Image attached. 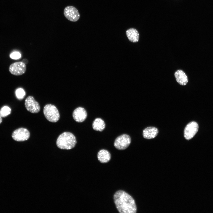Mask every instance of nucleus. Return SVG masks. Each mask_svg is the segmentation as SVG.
Masks as SVG:
<instances>
[{
  "label": "nucleus",
  "mask_w": 213,
  "mask_h": 213,
  "mask_svg": "<svg viewBox=\"0 0 213 213\" xmlns=\"http://www.w3.org/2000/svg\"><path fill=\"white\" fill-rule=\"evenodd\" d=\"M114 204L120 213H135L137 207L135 201L129 194L122 190H119L114 195Z\"/></svg>",
  "instance_id": "obj_1"
},
{
  "label": "nucleus",
  "mask_w": 213,
  "mask_h": 213,
  "mask_svg": "<svg viewBox=\"0 0 213 213\" xmlns=\"http://www.w3.org/2000/svg\"><path fill=\"white\" fill-rule=\"evenodd\" d=\"M77 143L76 138L72 133L64 132L61 134L56 141L57 147L62 149L70 150L74 148Z\"/></svg>",
  "instance_id": "obj_2"
},
{
  "label": "nucleus",
  "mask_w": 213,
  "mask_h": 213,
  "mask_svg": "<svg viewBox=\"0 0 213 213\" xmlns=\"http://www.w3.org/2000/svg\"><path fill=\"white\" fill-rule=\"evenodd\" d=\"M43 113L46 118L49 122H55L60 118V115L57 107L54 105L48 104L44 107Z\"/></svg>",
  "instance_id": "obj_3"
},
{
  "label": "nucleus",
  "mask_w": 213,
  "mask_h": 213,
  "mask_svg": "<svg viewBox=\"0 0 213 213\" xmlns=\"http://www.w3.org/2000/svg\"><path fill=\"white\" fill-rule=\"evenodd\" d=\"M131 141L130 136L128 135L123 134L116 138L114 142V145L117 149L123 150L128 147Z\"/></svg>",
  "instance_id": "obj_4"
},
{
  "label": "nucleus",
  "mask_w": 213,
  "mask_h": 213,
  "mask_svg": "<svg viewBox=\"0 0 213 213\" xmlns=\"http://www.w3.org/2000/svg\"><path fill=\"white\" fill-rule=\"evenodd\" d=\"M30 135V132L28 130L21 128L14 130L12 134V137L16 141H23L28 140Z\"/></svg>",
  "instance_id": "obj_5"
},
{
  "label": "nucleus",
  "mask_w": 213,
  "mask_h": 213,
  "mask_svg": "<svg viewBox=\"0 0 213 213\" xmlns=\"http://www.w3.org/2000/svg\"><path fill=\"white\" fill-rule=\"evenodd\" d=\"M64 14L68 20L72 22H76L80 17V14L78 9L72 6L66 7L64 9Z\"/></svg>",
  "instance_id": "obj_6"
},
{
  "label": "nucleus",
  "mask_w": 213,
  "mask_h": 213,
  "mask_svg": "<svg viewBox=\"0 0 213 213\" xmlns=\"http://www.w3.org/2000/svg\"><path fill=\"white\" fill-rule=\"evenodd\" d=\"M25 105L27 110L33 113H38L40 110L39 103L31 96H28L25 99Z\"/></svg>",
  "instance_id": "obj_7"
},
{
  "label": "nucleus",
  "mask_w": 213,
  "mask_h": 213,
  "mask_svg": "<svg viewBox=\"0 0 213 213\" xmlns=\"http://www.w3.org/2000/svg\"><path fill=\"white\" fill-rule=\"evenodd\" d=\"M198 128V125L196 122L192 121L188 123L184 129L185 138L189 140L193 138L197 132Z\"/></svg>",
  "instance_id": "obj_8"
},
{
  "label": "nucleus",
  "mask_w": 213,
  "mask_h": 213,
  "mask_svg": "<svg viewBox=\"0 0 213 213\" xmlns=\"http://www.w3.org/2000/svg\"><path fill=\"white\" fill-rule=\"evenodd\" d=\"M26 70V66L22 62H14L11 64L9 67V72L12 75H20L25 73Z\"/></svg>",
  "instance_id": "obj_9"
},
{
  "label": "nucleus",
  "mask_w": 213,
  "mask_h": 213,
  "mask_svg": "<svg viewBox=\"0 0 213 213\" xmlns=\"http://www.w3.org/2000/svg\"><path fill=\"white\" fill-rule=\"evenodd\" d=\"M87 113L85 110L82 107L75 109L72 113V117L76 122H81L84 121L87 117Z\"/></svg>",
  "instance_id": "obj_10"
},
{
  "label": "nucleus",
  "mask_w": 213,
  "mask_h": 213,
  "mask_svg": "<svg viewBox=\"0 0 213 213\" xmlns=\"http://www.w3.org/2000/svg\"><path fill=\"white\" fill-rule=\"evenodd\" d=\"M177 82L180 85H185L187 84L188 80L187 75L182 70H179L174 74Z\"/></svg>",
  "instance_id": "obj_11"
},
{
  "label": "nucleus",
  "mask_w": 213,
  "mask_h": 213,
  "mask_svg": "<svg viewBox=\"0 0 213 213\" xmlns=\"http://www.w3.org/2000/svg\"><path fill=\"white\" fill-rule=\"evenodd\" d=\"M158 133V129L154 127H150L146 128L143 131V137L147 139L154 138Z\"/></svg>",
  "instance_id": "obj_12"
},
{
  "label": "nucleus",
  "mask_w": 213,
  "mask_h": 213,
  "mask_svg": "<svg viewBox=\"0 0 213 213\" xmlns=\"http://www.w3.org/2000/svg\"><path fill=\"white\" fill-rule=\"evenodd\" d=\"M97 158L99 161L103 163L109 162L111 159V155L107 150L102 149L100 150L97 154Z\"/></svg>",
  "instance_id": "obj_13"
},
{
  "label": "nucleus",
  "mask_w": 213,
  "mask_h": 213,
  "mask_svg": "<svg viewBox=\"0 0 213 213\" xmlns=\"http://www.w3.org/2000/svg\"><path fill=\"white\" fill-rule=\"evenodd\" d=\"M126 34L129 40L131 42L135 43L138 41L139 35L136 29L134 28H129L126 30Z\"/></svg>",
  "instance_id": "obj_14"
},
{
  "label": "nucleus",
  "mask_w": 213,
  "mask_h": 213,
  "mask_svg": "<svg viewBox=\"0 0 213 213\" xmlns=\"http://www.w3.org/2000/svg\"><path fill=\"white\" fill-rule=\"evenodd\" d=\"M105 124L104 121L100 118H96L92 124L93 129L95 130L102 131L105 128Z\"/></svg>",
  "instance_id": "obj_15"
},
{
  "label": "nucleus",
  "mask_w": 213,
  "mask_h": 213,
  "mask_svg": "<svg viewBox=\"0 0 213 213\" xmlns=\"http://www.w3.org/2000/svg\"><path fill=\"white\" fill-rule=\"evenodd\" d=\"M11 110L9 107L7 106H4L0 110V115L2 117H5L11 112Z\"/></svg>",
  "instance_id": "obj_16"
},
{
  "label": "nucleus",
  "mask_w": 213,
  "mask_h": 213,
  "mask_svg": "<svg viewBox=\"0 0 213 213\" xmlns=\"http://www.w3.org/2000/svg\"><path fill=\"white\" fill-rule=\"evenodd\" d=\"M15 94L17 98L19 99H22L23 98L25 95L24 90L22 88L17 89L15 91Z\"/></svg>",
  "instance_id": "obj_17"
},
{
  "label": "nucleus",
  "mask_w": 213,
  "mask_h": 213,
  "mask_svg": "<svg viewBox=\"0 0 213 213\" xmlns=\"http://www.w3.org/2000/svg\"><path fill=\"white\" fill-rule=\"evenodd\" d=\"M10 57L12 59H17L21 57V54L18 52H14L10 54Z\"/></svg>",
  "instance_id": "obj_18"
},
{
  "label": "nucleus",
  "mask_w": 213,
  "mask_h": 213,
  "mask_svg": "<svg viewBox=\"0 0 213 213\" xmlns=\"http://www.w3.org/2000/svg\"><path fill=\"white\" fill-rule=\"evenodd\" d=\"M22 62L25 64H27L28 63V61L26 59H23Z\"/></svg>",
  "instance_id": "obj_19"
},
{
  "label": "nucleus",
  "mask_w": 213,
  "mask_h": 213,
  "mask_svg": "<svg viewBox=\"0 0 213 213\" xmlns=\"http://www.w3.org/2000/svg\"><path fill=\"white\" fill-rule=\"evenodd\" d=\"M2 122V117L0 115V124H1Z\"/></svg>",
  "instance_id": "obj_20"
}]
</instances>
